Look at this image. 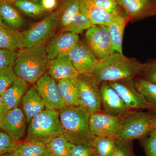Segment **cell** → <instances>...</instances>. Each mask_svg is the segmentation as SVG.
<instances>
[{
	"instance_id": "6da1fadb",
	"label": "cell",
	"mask_w": 156,
	"mask_h": 156,
	"mask_svg": "<svg viewBox=\"0 0 156 156\" xmlns=\"http://www.w3.org/2000/svg\"><path fill=\"white\" fill-rule=\"evenodd\" d=\"M144 67V63L115 52L99 60L92 74L100 85L103 82L134 80L141 76Z\"/></svg>"
},
{
	"instance_id": "7a4b0ae2",
	"label": "cell",
	"mask_w": 156,
	"mask_h": 156,
	"mask_svg": "<svg viewBox=\"0 0 156 156\" xmlns=\"http://www.w3.org/2000/svg\"><path fill=\"white\" fill-rule=\"evenodd\" d=\"M58 113L66 138L72 144L92 147L95 136L89 126L91 113L81 105H66Z\"/></svg>"
},
{
	"instance_id": "3957f363",
	"label": "cell",
	"mask_w": 156,
	"mask_h": 156,
	"mask_svg": "<svg viewBox=\"0 0 156 156\" xmlns=\"http://www.w3.org/2000/svg\"><path fill=\"white\" fill-rule=\"evenodd\" d=\"M50 60L44 46L24 48L18 50L14 71L17 77L35 83L45 74Z\"/></svg>"
},
{
	"instance_id": "277c9868",
	"label": "cell",
	"mask_w": 156,
	"mask_h": 156,
	"mask_svg": "<svg viewBox=\"0 0 156 156\" xmlns=\"http://www.w3.org/2000/svg\"><path fill=\"white\" fill-rule=\"evenodd\" d=\"M156 115L141 110L129 111L120 117L119 129L116 138L133 141L141 140L151 133Z\"/></svg>"
},
{
	"instance_id": "5b68a950",
	"label": "cell",
	"mask_w": 156,
	"mask_h": 156,
	"mask_svg": "<svg viewBox=\"0 0 156 156\" xmlns=\"http://www.w3.org/2000/svg\"><path fill=\"white\" fill-rule=\"evenodd\" d=\"M29 123L25 140L46 144L53 138L63 135L58 111L46 109Z\"/></svg>"
},
{
	"instance_id": "8992f818",
	"label": "cell",
	"mask_w": 156,
	"mask_h": 156,
	"mask_svg": "<svg viewBox=\"0 0 156 156\" xmlns=\"http://www.w3.org/2000/svg\"><path fill=\"white\" fill-rule=\"evenodd\" d=\"M74 80L80 105L91 114L101 111L100 85L93 74L80 73Z\"/></svg>"
},
{
	"instance_id": "52a82bcc",
	"label": "cell",
	"mask_w": 156,
	"mask_h": 156,
	"mask_svg": "<svg viewBox=\"0 0 156 156\" xmlns=\"http://www.w3.org/2000/svg\"><path fill=\"white\" fill-rule=\"evenodd\" d=\"M57 28L58 17L55 11L41 21L34 23L23 33L24 48L43 46L55 35Z\"/></svg>"
},
{
	"instance_id": "ba28073f",
	"label": "cell",
	"mask_w": 156,
	"mask_h": 156,
	"mask_svg": "<svg viewBox=\"0 0 156 156\" xmlns=\"http://www.w3.org/2000/svg\"><path fill=\"white\" fill-rule=\"evenodd\" d=\"M84 44L98 60L111 54V41L106 26L92 25L85 35Z\"/></svg>"
},
{
	"instance_id": "9c48e42d",
	"label": "cell",
	"mask_w": 156,
	"mask_h": 156,
	"mask_svg": "<svg viewBox=\"0 0 156 156\" xmlns=\"http://www.w3.org/2000/svg\"><path fill=\"white\" fill-rule=\"evenodd\" d=\"M41 98L46 109L58 111L66 106L59 92L58 83L48 74L35 83L34 87Z\"/></svg>"
},
{
	"instance_id": "30bf717a",
	"label": "cell",
	"mask_w": 156,
	"mask_h": 156,
	"mask_svg": "<svg viewBox=\"0 0 156 156\" xmlns=\"http://www.w3.org/2000/svg\"><path fill=\"white\" fill-rule=\"evenodd\" d=\"M108 83L130 110H151L150 105L136 89L134 80L113 81Z\"/></svg>"
},
{
	"instance_id": "8fae6325",
	"label": "cell",
	"mask_w": 156,
	"mask_h": 156,
	"mask_svg": "<svg viewBox=\"0 0 156 156\" xmlns=\"http://www.w3.org/2000/svg\"><path fill=\"white\" fill-rule=\"evenodd\" d=\"M79 41L80 37L78 34L62 31L49 39L44 48L48 58L51 60L58 56L68 55Z\"/></svg>"
},
{
	"instance_id": "7c38bea8",
	"label": "cell",
	"mask_w": 156,
	"mask_h": 156,
	"mask_svg": "<svg viewBox=\"0 0 156 156\" xmlns=\"http://www.w3.org/2000/svg\"><path fill=\"white\" fill-rule=\"evenodd\" d=\"M129 21L148 18L156 15V0H116Z\"/></svg>"
},
{
	"instance_id": "4fadbf2b",
	"label": "cell",
	"mask_w": 156,
	"mask_h": 156,
	"mask_svg": "<svg viewBox=\"0 0 156 156\" xmlns=\"http://www.w3.org/2000/svg\"><path fill=\"white\" fill-rule=\"evenodd\" d=\"M100 90L102 112L114 116L121 117L131 111L108 82L100 84Z\"/></svg>"
},
{
	"instance_id": "5bb4252c",
	"label": "cell",
	"mask_w": 156,
	"mask_h": 156,
	"mask_svg": "<svg viewBox=\"0 0 156 156\" xmlns=\"http://www.w3.org/2000/svg\"><path fill=\"white\" fill-rule=\"evenodd\" d=\"M89 126L95 136H108L116 137L119 129L120 117L107 114L102 111L91 114Z\"/></svg>"
},
{
	"instance_id": "9a60e30c",
	"label": "cell",
	"mask_w": 156,
	"mask_h": 156,
	"mask_svg": "<svg viewBox=\"0 0 156 156\" xmlns=\"http://www.w3.org/2000/svg\"><path fill=\"white\" fill-rule=\"evenodd\" d=\"M26 118L22 109L15 108L9 110L0 122V129L16 141H20L25 134Z\"/></svg>"
},
{
	"instance_id": "2e32d148",
	"label": "cell",
	"mask_w": 156,
	"mask_h": 156,
	"mask_svg": "<svg viewBox=\"0 0 156 156\" xmlns=\"http://www.w3.org/2000/svg\"><path fill=\"white\" fill-rule=\"evenodd\" d=\"M68 55L80 74H92L99 61L86 44L80 41Z\"/></svg>"
},
{
	"instance_id": "e0dca14e",
	"label": "cell",
	"mask_w": 156,
	"mask_h": 156,
	"mask_svg": "<svg viewBox=\"0 0 156 156\" xmlns=\"http://www.w3.org/2000/svg\"><path fill=\"white\" fill-rule=\"evenodd\" d=\"M80 10L92 25L108 26L127 17L124 11L111 14L95 5L92 0H81Z\"/></svg>"
},
{
	"instance_id": "ac0fdd59",
	"label": "cell",
	"mask_w": 156,
	"mask_h": 156,
	"mask_svg": "<svg viewBox=\"0 0 156 156\" xmlns=\"http://www.w3.org/2000/svg\"><path fill=\"white\" fill-rule=\"evenodd\" d=\"M48 73L55 80L75 79L79 73L74 66L68 55H64L50 60Z\"/></svg>"
},
{
	"instance_id": "d6986e66",
	"label": "cell",
	"mask_w": 156,
	"mask_h": 156,
	"mask_svg": "<svg viewBox=\"0 0 156 156\" xmlns=\"http://www.w3.org/2000/svg\"><path fill=\"white\" fill-rule=\"evenodd\" d=\"M21 102L22 110L27 123H29L34 117L46 109L41 98L34 87L29 89Z\"/></svg>"
},
{
	"instance_id": "ffe728a7",
	"label": "cell",
	"mask_w": 156,
	"mask_h": 156,
	"mask_svg": "<svg viewBox=\"0 0 156 156\" xmlns=\"http://www.w3.org/2000/svg\"><path fill=\"white\" fill-rule=\"evenodd\" d=\"M24 48L23 34L0 21V48L19 50Z\"/></svg>"
},
{
	"instance_id": "44dd1931",
	"label": "cell",
	"mask_w": 156,
	"mask_h": 156,
	"mask_svg": "<svg viewBox=\"0 0 156 156\" xmlns=\"http://www.w3.org/2000/svg\"><path fill=\"white\" fill-rule=\"evenodd\" d=\"M28 83L17 78L2 95L9 110L18 107L29 89Z\"/></svg>"
},
{
	"instance_id": "7402d4cb",
	"label": "cell",
	"mask_w": 156,
	"mask_h": 156,
	"mask_svg": "<svg viewBox=\"0 0 156 156\" xmlns=\"http://www.w3.org/2000/svg\"><path fill=\"white\" fill-rule=\"evenodd\" d=\"M0 21L3 24L18 30L24 25L25 20L13 3L3 1L0 3Z\"/></svg>"
},
{
	"instance_id": "603a6c76",
	"label": "cell",
	"mask_w": 156,
	"mask_h": 156,
	"mask_svg": "<svg viewBox=\"0 0 156 156\" xmlns=\"http://www.w3.org/2000/svg\"><path fill=\"white\" fill-rule=\"evenodd\" d=\"M55 12L58 17V28L62 31L80 10L81 0H57Z\"/></svg>"
},
{
	"instance_id": "cb8c5ba5",
	"label": "cell",
	"mask_w": 156,
	"mask_h": 156,
	"mask_svg": "<svg viewBox=\"0 0 156 156\" xmlns=\"http://www.w3.org/2000/svg\"><path fill=\"white\" fill-rule=\"evenodd\" d=\"M128 22V18L126 17L106 26L111 41V54L115 52L123 53V36L126 25Z\"/></svg>"
},
{
	"instance_id": "d4e9b609",
	"label": "cell",
	"mask_w": 156,
	"mask_h": 156,
	"mask_svg": "<svg viewBox=\"0 0 156 156\" xmlns=\"http://www.w3.org/2000/svg\"><path fill=\"white\" fill-rule=\"evenodd\" d=\"M61 97L66 106H80L77 90L74 79H66L58 83Z\"/></svg>"
},
{
	"instance_id": "484cf974",
	"label": "cell",
	"mask_w": 156,
	"mask_h": 156,
	"mask_svg": "<svg viewBox=\"0 0 156 156\" xmlns=\"http://www.w3.org/2000/svg\"><path fill=\"white\" fill-rule=\"evenodd\" d=\"M116 138L112 136H95L92 147L95 156H112Z\"/></svg>"
},
{
	"instance_id": "4316f807",
	"label": "cell",
	"mask_w": 156,
	"mask_h": 156,
	"mask_svg": "<svg viewBox=\"0 0 156 156\" xmlns=\"http://www.w3.org/2000/svg\"><path fill=\"white\" fill-rule=\"evenodd\" d=\"M16 151L22 156H44L48 153L46 143L31 140L19 141Z\"/></svg>"
},
{
	"instance_id": "83f0119b",
	"label": "cell",
	"mask_w": 156,
	"mask_h": 156,
	"mask_svg": "<svg viewBox=\"0 0 156 156\" xmlns=\"http://www.w3.org/2000/svg\"><path fill=\"white\" fill-rule=\"evenodd\" d=\"M134 81L136 89L150 105L151 110L156 112V84L142 78H136Z\"/></svg>"
},
{
	"instance_id": "f1b7e54d",
	"label": "cell",
	"mask_w": 156,
	"mask_h": 156,
	"mask_svg": "<svg viewBox=\"0 0 156 156\" xmlns=\"http://www.w3.org/2000/svg\"><path fill=\"white\" fill-rule=\"evenodd\" d=\"M48 153L52 156H71L72 144L63 135L46 143Z\"/></svg>"
},
{
	"instance_id": "f546056e",
	"label": "cell",
	"mask_w": 156,
	"mask_h": 156,
	"mask_svg": "<svg viewBox=\"0 0 156 156\" xmlns=\"http://www.w3.org/2000/svg\"><path fill=\"white\" fill-rule=\"evenodd\" d=\"M13 3L20 12L28 17H38L46 11L41 4L30 0H17Z\"/></svg>"
},
{
	"instance_id": "4dcf8cb0",
	"label": "cell",
	"mask_w": 156,
	"mask_h": 156,
	"mask_svg": "<svg viewBox=\"0 0 156 156\" xmlns=\"http://www.w3.org/2000/svg\"><path fill=\"white\" fill-rule=\"evenodd\" d=\"M92 25L89 20L80 10L62 31L71 32L79 34L87 30Z\"/></svg>"
},
{
	"instance_id": "1f68e13d",
	"label": "cell",
	"mask_w": 156,
	"mask_h": 156,
	"mask_svg": "<svg viewBox=\"0 0 156 156\" xmlns=\"http://www.w3.org/2000/svg\"><path fill=\"white\" fill-rule=\"evenodd\" d=\"M17 78L14 67L0 69V95L1 96Z\"/></svg>"
},
{
	"instance_id": "d6a6232c",
	"label": "cell",
	"mask_w": 156,
	"mask_h": 156,
	"mask_svg": "<svg viewBox=\"0 0 156 156\" xmlns=\"http://www.w3.org/2000/svg\"><path fill=\"white\" fill-rule=\"evenodd\" d=\"M19 142L15 141L5 132L0 131V156L16 151Z\"/></svg>"
},
{
	"instance_id": "836d02e7",
	"label": "cell",
	"mask_w": 156,
	"mask_h": 156,
	"mask_svg": "<svg viewBox=\"0 0 156 156\" xmlns=\"http://www.w3.org/2000/svg\"><path fill=\"white\" fill-rule=\"evenodd\" d=\"M112 156H136L132 141L116 138L115 148Z\"/></svg>"
},
{
	"instance_id": "e575fe53",
	"label": "cell",
	"mask_w": 156,
	"mask_h": 156,
	"mask_svg": "<svg viewBox=\"0 0 156 156\" xmlns=\"http://www.w3.org/2000/svg\"><path fill=\"white\" fill-rule=\"evenodd\" d=\"M18 54V50L0 48V69L14 67Z\"/></svg>"
},
{
	"instance_id": "d590c367",
	"label": "cell",
	"mask_w": 156,
	"mask_h": 156,
	"mask_svg": "<svg viewBox=\"0 0 156 156\" xmlns=\"http://www.w3.org/2000/svg\"><path fill=\"white\" fill-rule=\"evenodd\" d=\"M95 5L111 14H118L124 11L116 0H92Z\"/></svg>"
},
{
	"instance_id": "8d00e7d4",
	"label": "cell",
	"mask_w": 156,
	"mask_h": 156,
	"mask_svg": "<svg viewBox=\"0 0 156 156\" xmlns=\"http://www.w3.org/2000/svg\"><path fill=\"white\" fill-rule=\"evenodd\" d=\"M142 78L156 84V59H151L144 63L141 76Z\"/></svg>"
},
{
	"instance_id": "74e56055",
	"label": "cell",
	"mask_w": 156,
	"mask_h": 156,
	"mask_svg": "<svg viewBox=\"0 0 156 156\" xmlns=\"http://www.w3.org/2000/svg\"><path fill=\"white\" fill-rule=\"evenodd\" d=\"M145 156H156V135L150 134L140 140Z\"/></svg>"
},
{
	"instance_id": "f35d334b",
	"label": "cell",
	"mask_w": 156,
	"mask_h": 156,
	"mask_svg": "<svg viewBox=\"0 0 156 156\" xmlns=\"http://www.w3.org/2000/svg\"><path fill=\"white\" fill-rule=\"evenodd\" d=\"M71 156H95L92 147L72 144Z\"/></svg>"
},
{
	"instance_id": "ab89813d",
	"label": "cell",
	"mask_w": 156,
	"mask_h": 156,
	"mask_svg": "<svg viewBox=\"0 0 156 156\" xmlns=\"http://www.w3.org/2000/svg\"><path fill=\"white\" fill-rule=\"evenodd\" d=\"M57 0H41V4L46 11H52L56 8Z\"/></svg>"
},
{
	"instance_id": "60d3db41",
	"label": "cell",
	"mask_w": 156,
	"mask_h": 156,
	"mask_svg": "<svg viewBox=\"0 0 156 156\" xmlns=\"http://www.w3.org/2000/svg\"><path fill=\"white\" fill-rule=\"evenodd\" d=\"M9 111L2 97L0 95V122L4 119Z\"/></svg>"
},
{
	"instance_id": "b9f144b4",
	"label": "cell",
	"mask_w": 156,
	"mask_h": 156,
	"mask_svg": "<svg viewBox=\"0 0 156 156\" xmlns=\"http://www.w3.org/2000/svg\"><path fill=\"white\" fill-rule=\"evenodd\" d=\"M2 156H22L20 155L16 151H14L10 153L6 154Z\"/></svg>"
},
{
	"instance_id": "7bdbcfd3",
	"label": "cell",
	"mask_w": 156,
	"mask_h": 156,
	"mask_svg": "<svg viewBox=\"0 0 156 156\" xmlns=\"http://www.w3.org/2000/svg\"><path fill=\"white\" fill-rule=\"evenodd\" d=\"M150 134L156 135V118L154 122L153 128L152 131Z\"/></svg>"
},
{
	"instance_id": "ee69618b",
	"label": "cell",
	"mask_w": 156,
	"mask_h": 156,
	"mask_svg": "<svg viewBox=\"0 0 156 156\" xmlns=\"http://www.w3.org/2000/svg\"><path fill=\"white\" fill-rule=\"evenodd\" d=\"M30 1L38 3V4H41V0H30Z\"/></svg>"
},
{
	"instance_id": "f6af8a7d",
	"label": "cell",
	"mask_w": 156,
	"mask_h": 156,
	"mask_svg": "<svg viewBox=\"0 0 156 156\" xmlns=\"http://www.w3.org/2000/svg\"><path fill=\"white\" fill-rule=\"evenodd\" d=\"M3 1H7V2H11L14 3V2L17 0H3Z\"/></svg>"
},
{
	"instance_id": "bcb514c9",
	"label": "cell",
	"mask_w": 156,
	"mask_h": 156,
	"mask_svg": "<svg viewBox=\"0 0 156 156\" xmlns=\"http://www.w3.org/2000/svg\"><path fill=\"white\" fill-rule=\"evenodd\" d=\"M44 156H52L51 154L49 153H48L44 155Z\"/></svg>"
},
{
	"instance_id": "7dc6e473",
	"label": "cell",
	"mask_w": 156,
	"mask_h": 156,
	"mask_svg": "<svg viewBox=\"0 0 156 156\" xmlns=\"http://www.w3.org/2000/svg\"><path fill=\"white\" fill-rule=\"evenodd\" d=\"M3 1V0H0V3L2 2Z\"/></svg>"
}]
</instances>
